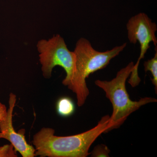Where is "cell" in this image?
I'll use <instances>...</instances> for the list:
<instances>
[{
	"instance_id": "ba28073f",
	"label": "cell",
	"mask_w": 157,
	"mask_h": 157,
	"mask_svg": "<svg viewBox=\"0 0 157 157\" xmlns=\"http://www.w3.org/2000/svg\"><path fill=\"white\" fill-rule=\"evenodd\" d=\"M155 53L153 58L144 62V71L147 73L150 71L152 78L151 79L152 83L155 86L156 94L157 92V47H155Z\"/></svg>"
},
{
	"instance_id": "3957f363",
	"label": "cell",
	"mask_w": 157,
	"mask_h": 157,
	"mask_svg": "<svg viewBox=\"0 0 157 157\" xmlns=\"http://www.w3.org/2000/svg\"><path fill=\"white\" fill-rule=\"evenodd\" d=\"M134 63L131 62L117 72L115 78L110 81L97 80L95 84L105 92L106 97L112 105V115L109 117V131L117 129L124 122L132 113L150 103L157 102L155 98L145 97L138 101L130 99L126 82L134 69Z\"/></svg>"
},
{
	"instance_id": "30bf717a",
	"label": "cell",
	"mask_w": 157,
	"mask_h": 157,
	"mask_svg": "<svg viewBox=\"0 0 157 157\" xmlns=\"http://www.w3.org/2000/svg\"><path fill=\"white\" fill-rule=\"evenodd\" d=\"M11 144H6L0 147V157H17L16 151Z\"/></svg>"
},
{
	"instance_id": "8fae6325",
	"label": "cell",
	"mask_w": 157,
	"mask_h": 157,
	"mask_svg": "<svg viewBox=\"0 0 157 157\" xmlns=\"http://www.w3.org/2000/svg\"><path fill=\"white\" fill-rule=\"evenodd\" d=\"M7 114V109L5 104L0 102V121L6 118Z\"/></svg>"
},
{
	"instance_id": "8992f818",
	"label": "cell",
	"mask_w": 157,
	"mask_h": 157,
	"mask_svg": "<svg viewBox=\"0 0 157 157\" xmlns=\"http://www.w3.org/2000/svg\"><path fill=\"white\" fill-rule=\"evenodd\" d=\"M16 102V96L10 93L9 101V107L7 109L6 118L0 121V139L4 138L10 141L14 149L19 152L23 157H34L35 148L27 142L25 131L17 133L14 130L12 123L13 112Z\"/></svg>"
},
{
	"instance_id": "277c9868",
	"label": "cell",
	"mask_w": 157,
	"mask_h": 157,
	"mask_svg": "<svg viewBox=\"0 0 157 157\" xmlns=\"http://www.w3.org/2000/svg\"><path fill=\"white\" fill-rule=\"evenodd\" d=\"M37 48L44 78H50L53 68L59 66L66 73L62 83L69 86L76 72V57L74 52L68 48L63 38L57 34L47 40L41 39L37 43Z\"/></svg>"
},
{
	"instance_id": "9c48e42d",
	"label": "cell",
	"mask_w": 157,
	"mask_h": 157,
	"mask_svg": "<svg viewBox=\"0 0 157 157\" xmlns=\"http://www.w3.org/2000/svg\"><path fill=\"white\" fill-rule=\"evenodd\" d=\"M110 150L104 144H99L94 148L93 151L90 153L91 157H109Z\"/></svg>"
},
{
	"instance_id": "5b68a950",
	"label": "cell",
	"mask_w": 157,
	"mask_h": 157,
	"mask_svg": "<svg viewBox=\"0 0 157 157\" xmlns=\"http://www.w3.org/2000/svg\"><path fill=\"white\" fill-rule=\"evenodd\" d=\"M128 37L129 42L136 44L138 42L140 45V54L137 63L134 65L128 83L132 87L139 85L140 78L138 76V69L140 61L144 58L147 50L152 42L157 47V39L155 33L157 30L156 24L144 13L136 14L129 19L126 25Z\"/></svg>"
},
{
	"instance_id": "52a82bcc",
	"label": "cell",
	"mask_w": 157,
	"mask_h": 157,
	"mask_svg": "<svg viewBox=\"0 0 157 157\" xmlns=\"http://www.w3.org/2000/svg\"><path fill=\"white\" fill-rule=\"evenodd\" d=\"M75 109V105L73 100L69 97H62L57 102L56 111L61 116H70L73 114Z\"/></svg>"
},
{
	"instance_id": "6da1fadb",
	"label": "cell",
	"mask_w": 157,
	"mask_h": 157,
	"mask_svg": "<svg viewBox=\"0 0 157 157\" xmlns=\"http://www.w3.org/2000/svg\"><path fill=\"white\" fill-rule=\"evenodd\" d=\"M108 115L102 118L96 126L81 134L68 136L55 135V130L42 128L33 137L35 155L41 157H86L95 140L109 132Z\"/></svg>"
},
{
	"instance_id": "7a4b0ae2",
	"label": "cell",
	"mask_w": 157,
	"mask_h": 157,
	"mask_svg": "<svg viewBox=\"0 0 157 157\" xmlns=\"http://www.w3.org/2000/svg\"><path fill=\"white\" fill-rule=\"evenodd\" d=\"M127 43L111 50L98 51L87 39L81 38L76 42L74 52L76 57V72L68 88L76 94L78 107L84 105L90 94L86 79L92 73L107 67L111 59L126 47Z\"/></svg>"
}]
</instances>
